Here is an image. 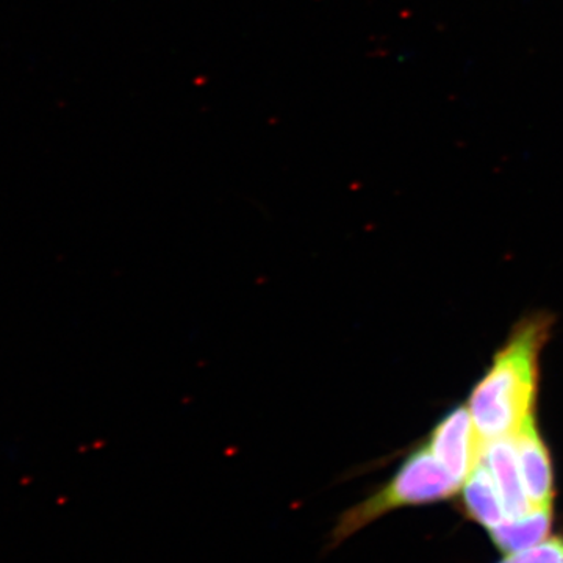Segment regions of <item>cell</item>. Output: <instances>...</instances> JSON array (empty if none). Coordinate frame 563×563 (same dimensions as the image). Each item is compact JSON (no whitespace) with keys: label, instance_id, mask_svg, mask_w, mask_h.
Listing matches in <instances>:
<instances>
[{"label":"cell","instance_id":"2","mask_svg":"<svg viewBox=\"0 0 563 563\" xmlns=\"http://www.w3.org/2000/svg\"><path fill=\"white\" fill-rule=\"evenodd\" d=\"M455 483L428 444H421L404 459L387 483L336 517L325 550L333 551L374 521L404 507L422 506L453 498Z\"/></svg>","mask_w":563,"mask_h":563},{"label":"cell","instance_id":"1","mask_svg":"<svg viewBox=\"0 0 563 563\" xmlns=\"http://www.w3.org/2000/svg\"><path fill=\"white\" fill-rule=\"evenodd\" d=\"M551 328L550 314L523 318L473 388L466 407L481 442L514 437L536 417L540 352L550 339Z\"/></svg>","mask_w":563,"mask_h":563},{"label":"cell","instance_id":"5","mask_svg":"<svg viewBox=\"0 0 563 563\" xmlns=\"http://www.w3.org/2000/svg\"><path fill=\"white\" fill-rule=\"evenodd\" d=\"M481 462L487 466L495 481L507 518H520L531 514L533 507L521 481L514 437L484 442L481 448Z\"/></svg>","mask_w":563,"mask_h":563},{"label":"cell","instance_id":"6","mask_svg":"<svg viewBox=\"0 0 563 563\" xmlns=\"http://www.w3.org/2000/svg\"><path fill=\"white\" fill-rule=\"evenodd\" d=\"M462 501L465 512L487 531L507 520L501 496L496 488L487 466L479 461L462 485Z\"/></svg>","mask_w":563,"mask_h":563},{"label":"cell","instance_id":"3","mask_svg":"<svg viewBox=\"0 0 563 563\" xmlns=\"http://www.w3.org/2000/svg\"><path fill=\"white\" fill-rule=\"evenodd\" d=\"M428 446L459 485L465 483L481 461V442L468 407H455L437 422Z\"/></svg>","mask_w":563,"mask_h":563},{"label":"cell","instance_id":"4","mask_svg":"<svg viewBox=\"0 0 563 563\" xmlns=\"http://www.w3.org/2000/svg\"><path fill=\"white\" fill-rule=\"evenodd\" d=\"M518 466L533 509H553L554 473L550 450L540 435L536 417L514 435Z\"/></svg>","mask_w":563,"mask_h":563},{"label":"cell","instance_id":"7","mask_svg":"<svg viewBox=\"0 0 563 563\" xmlns=\"http://www.w3.org/2000/svg\"><path fill=\"white\" fill-rule=\"evenodd\" d=\"M553 525V509H533L520 518H507L490 529L493 543L504 554H517L544 542Z\"/></svg>","mask_w":563,"mask_h":563}]
</instances>
